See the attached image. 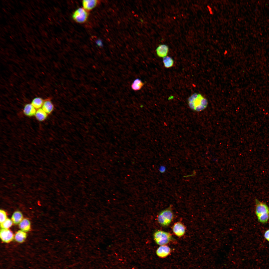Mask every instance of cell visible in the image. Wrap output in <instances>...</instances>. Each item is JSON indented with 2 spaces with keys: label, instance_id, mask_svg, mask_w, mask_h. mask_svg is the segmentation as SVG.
Returning a JSON list of instances; mask_svg holds the SVG:
<instances>
[{
  "label": "cell",
  "instance_id": "obj_1",
  "mask_svg": "<svg viewBox=\"0 0 269 269\" xmlns=\"http://www.w3.org/2000/svg\"><path fill=\"white\" fill-rule=\"evenodd\" d=\"M153 237L156 243L161 246L167 244L173 239L170 233L160 230L156 231L154 233Z\"/></svg>",
  "mask_w": 269,
  "mask_h": 269
},
{
  "label": "cell",
  "instance_id": "obj_2",
  "mask_svg": "<svg viewBox=\"0 0 269 269\" xmlns=\"http://www.w3.org/2000/svg\"><path fill=\"white\" fill-rule=\"evenodd\" d=\"M173 218L172 211L169 209H165L161 212L158 217L159 223L162 226L168 225L171 222Z\"/></svg>",
  "mask_w": 269,
  "mask_h": 269
},
{
  "label": "cell",
  "instance_id": "obj_3",
  "mask_svg": "<svg viewBox=\"0 0 269 269\" xmlns=\"http://www.w3.org/2000/svg\"><path fill=\"white\" fill-rule=\"evenodd\" d=\"M88 16L87 11L83 8H79L76 10L72 15V18L76 22L83 23L86 21Z\"/></svg>",
  "mask_w": 269,
  "mask_h": 269
},
{
  "label": "cell",
  "instance_id": "obj_4",
  "mask_svg": "<svg viewBox=\"0 0 269 269\" xmlns=\"http://www.w3.org/2000/svg\"><path fill=\"white\" fill-rule=\"evenodd\" d=\"M255 201L256 213L258 218L269 215V208L267 205L257 199L255 200Z\"/></svg>",
  "mask_w": 269,
  "mask_h": 269
},
{
  "label": "cell",
  "instance_id": "obj_5",
  "mask_svg": "<svg viewBox=\"0 0 269 269\" xmlns=\"http://www.w3.org/2000/svg\"><path fill=\"white\" fill-rule=\"evenodd\" d=\"M0 237L3 242L9 243L13 239L14 235L12 232L8 229H1L0 231Z\"/></svg>",
  "mask_w": 269,
  "mask_h": 269
},
{
  "label": "cell",
  "instance_id": "obj_6",
  "mask_svg": "<svg viewBox=\"0 0 269 269\" xmlns=\"http://www.w3.org/2000/svg\"><path fill=\"white\" fill-rule=\"evenodd\" d=\"M171 250L170 248L166 245H163L159 247L156 251L157 255L161 258L167 257L170 253Z\"/></svg>",
  "mask_w": 269,
  "mask_h": 269
},
{
  "label": "cell",
  "instance_id": "obj_7",
  "mask_svg": "<svg viewBox=\"0 0 269 269\" xmlns=\"http://www.w3.org/2000/svg\"><path fill=\"white\" fill-rule=\"evenodd\" d=\"M185 229L184 225L179 222L175 223L173 228V232L178 237H181L184 235L185 232Z\"/></svg>",
  "mask_w": 269,
  "mask_h": 269
},
{
  "label": "cell",
  "instance_id": "obj_8",
  "mask_svg": "<svg viewBox=\"0 0 269 269\" xmlns=\"http://www.w3.org/2000/svg\"><path fill=\"white\" fill-rule=\"evenodd\" d=\"M98 1L96 0H84L82 2L83 8L87 11H89L97 5Z\"/></svg>",
  "mask_w": 269,
  "mask_h": 269
},
{
  "label": "cell",
  "instance_id": "obj_9",
  "mask_svg": "<svg viewBox=\"0 0 269 269\" xmlns=\"http://www.w3.org/2000/svg\"><path fill=\"white\" fill-rule=\"evenodd\" d=\"M36 109L31 104H27L24 106L23 113L26 116L31 117L35 115L36 112Z\"/></svg>",
  "mask_w": 269,
  "mask_h": 269
},
{
  "label": "cell",
  "instance_id": "obj_10",
  "mask_svg": "<svg viewBox=\"0 0 269 269\" xmlns=\"http://www.w3.org/2000/svg\"><path fill=\"white\" fill-rule=\"evenodd\" d=\"M169 51L168 47L164 44L159 45L156 49L158 56L160 57L164 58L166 56Z\"/></svg>",
  "mask_w": 269,
  "mask_h": 269
},
{
  "label": "cell",
  "instance_id": "obj_11",
  "mask_svg": "<svg viewBox=\"0 0 269 269\" xmlns=\"http://www.w3.org/2000/svg\"><path fill=\"white\" fill-rule=\"evenodd\" d=\"M42 107L43 110L47 114L51 113L54 108L53 104L50 100H47L44 101Z\"/></svg>",
  "mask_w": 269,
  "mask_h": 269
},
{
  "label": "cell",
  "instance_id": "obj_12",
  "mask_svg": "<svg viewBox=\"0 0 269 269\" xmlns=\"http://www.w3.org/2000/svg\"><path fill=\"white\" fill-rule=\"evenodd\" d=\"M19 227L21 230L25 232L29 231L31 229V223L29 220L24 218L19 224Z\"/></svg>",
  "mask_w": 269,
  "mask_h": 269
},
{
  "label": "cell",
  "instance_id": "obj_13",
  "mask_svg": "<svg viewBox=\"0 0 269 269\" xmlns=\"http://www.w3.org/2000/svg\"><path fill=\"white\" fill-rule=\"evenodd\" d=\"M11 219L13 222L15 224H19L23 219L22 214L19 211H16L12 214Z\"/></svg>",
  "mask_w": 269,
  "mask_h": 269
},
{
  "label": "cell",
  "instance_id": "obj_14",
  "mask_svg": "<svg viewBox=\"0 0 269 269\" xmlns=\"http://www.w3.org/2000/svg\"><path fill=\"white\" fill-rule=\"evenodd\" d=\"M27 237V234L22 230H19L15 233L14 237L15 240L19 243L24 242Z\"/></svg>",
  "mask_w": 269,
  "mask_h": 269
},
{
  "label": "cell",
  "instance_id": "obj_15",
  "mask_svg": "<svg viewBox=\"0 0 269 269\" xmlns=\"http://www.w3.org/2000/svg\"><path fill=\"white\" fill-rule=\"evenodd\" d=\"M47 114L42 108L37 110L35 115L36 119L40 122L45 120L47 118Z\"/></svg>",
  "mask_w": 269,
  "mask_h": 269
},
{
  "label": "cell",
  "instance_id": "obj_16",
  "mask_svg": "<svg viewBox=\"0 0 269 269\" xmlns=\"http://www.w3.org/2000/svg\"><path fill=\"white\" fill-rule=\"evenodd\" d=\"M44 101L41 98L36 97L33 99L31 104L36 109H38L42 107Z\"/></svg>",
  "mask_w": 269,
  "mask_h": 269
},
{
  "label": "cell",
  "instance_id": "obj_17",
  "mask_svg": "<svg viewBox=\"0 0 269 269\" xmlns=\"http://www.w3.org/2000/svg\"><path fill=\"white\" fill-rule=\"evenodd\" d=\"M144 83L138 78L135 79L131 85L132 89L134 91L140 90L143 86Z\"/></svg>",
  "mask_w": 269,
  "mask_h": 269
},
{
  "label": "cell",
  "instance_id": "obj_18",
  "mask_svg": "<svg viewBox=\"0 0 269 269\" xmlns=\"http://www.w3.org/2000/svg\"><path fill=\"white\" fill-rule=\"evenodd\" d=\"M163 62L165 67L167 68L172 67L174 63L173 59L169 56H166L163 58Z\"/></svg>",
  "mask_w": 269,
  "mask_h": 269
},
{
  "label": "cell",
  "instance_id": "obj_19",
  "mask_svg": "<svg viewBox=\"0 0 269 269\" xmlns=\"http://www.w3.org/2000/svg\"><path fill=\"white\" fill-rule=\"evenodd\" d=\"M13 222L11 219L7 218L2 223H0V227L2 229H8L11 226Z\"/></svg>",
  "mask_w": 269,
  "mask_h": 269
},
{
  "label": "cell",
  "instance_id": "obj_20",
  "mask_svg": "<svg viewBox=\"0 0 269 269\" xmlns=\"http://www.w3.org/2000/svg\"><path fill=\"white\" fill-rule=\"evenodd\" d=\"M0 223H1L7 219V217L6 212L2 209L0 210Z\"/></svg>",
  "mask_w": 269,
  "mask_h": 269
},
{
  "label": "cell",
  "instance_id": "obj_21",
  "mask_svg": "<svg viewBox=\"0 0 269 269\" xmlns=\"http://www.w3.org/2000/svg\"><path fill=\"white\" fill-rule=\"evenodd\" d=\"M198 96V94L196 93H195L193 94L188 98V100L189 102L194 101L197 98Z\"/></svg>",
  "mask_w": 269,
  "mask_h": 269
},
{
  "label": "cell",
  "instance_id": "obj_22",
  "mask_svg": "<svg viewBox=\"0 0 269 269\" xmlns=\"http://www.w3.org/2000/svg\"><path fill=\"white\" fill-rule=\"evenodd\" d=\"M264 236L266 239L269 242V229L265 231Z\"/></svg>",
  "mask_w": 269,
  "mask_h": 269
},
{
  "label": "cell",
  "instance_id": "obj_23",
  "mask_svg": "<svg viewBox=\"0 0 269 269\" xmlns=\"http://www.w3.org/2000/svg\"><path fill=\"white\" fill-rule=\"evenodd\" d=\"M189 105L191 109L195 110V107L193 102H189Z\"/></svg>",
  "mask_w": 269,
  "mask_h": 269
},
{
  "label": "cell",
  "instance_id": "obj_24",
  "mask_svg": "<svg viewBox=\"0 0 269 269\" xmlns=\"http://www.w3.org/2000/svg\"><path fill=\"white\" fill-rule=\"evenodd\" d=\"M207 7L209 14L211 15H213V12L212 11L211 7L209 5H207Z\"/></svg>",
  "mask_w": 269,
  "mask_h": 269
},
{
  "label": "cell",
  "instance_id": "obj_25",
  "mask_svg": "<svg viewBox=\"0 0 269 269\" xmlns=\"http://www.w3.org/2000/svg\"><path fill=\"white\" fill-rule=\"evenodd\" d=\"M96 43L98 46H102V44L101 40H97L96 42Z\"/></svg>",
  "mask_w": 269,
  "mask_h": 269
},
{
  "label": "cell",
  "instance_id": "obj_26",
  "mask_svg": "<svg viewBox=\"0 0 269 269\" xmlns=\"http://www.w3.org/2000/svg\"><path fill=\"white\" fill-rule=\"evenodd\" d=\"M165 169L164 168H163L162 167H161L160 168V170L162 172H163L162 171H163V170L164 171V170L165 169Z\"/></svg>",
  "mask_w": 269,
  "mask_h": 269
},
{
  "label": "cell",
  "instance_id": "obj_27",
  "mask_svg": "<svg viewBox=\"0 0 269 269\" xmlns=\"http://www.w3.org/2000/svg\"><path fill=\"white\" fill-rule=\"evenodd\" d=\"M227 51L226 50H225V52H224V54H226L227 53Z\"/></svg>",
  "mask_w": 269,
  "mask_h": 269
}]
</instances>
